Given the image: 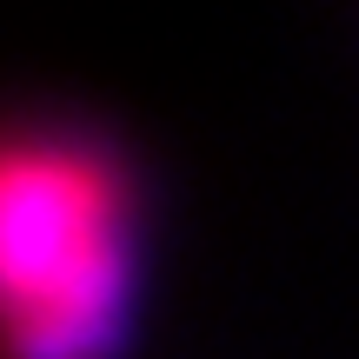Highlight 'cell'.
<instances>
[{"label": "cell", "mask_w": 359, "mask_h": 359, "mask_svg": "<svg viewBox=\"0 0 359 359\" xmlns=\"http://www.w3.org/2000/svg\"><path fill=\"white\" fill-rule=\"evenodd\" d=\"M133 313L127 187L80 140L0 147V346L107 359Z\"/></svg>", "instance_id": "obj_1"}]
</instances>
